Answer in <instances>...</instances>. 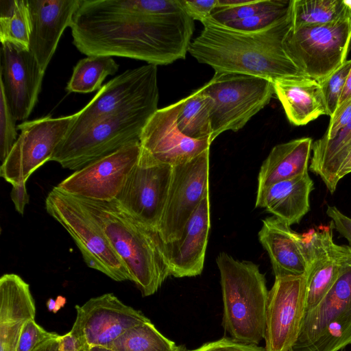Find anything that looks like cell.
<instances>
[{
    "mask_svg": "<svg viewBox=\"0 0 351 351\" xmlns=\"http://www.w3.org/2000/svg\"><path fill=\"white\" fill-rule=\"evenodd\" d=\"M44 75L28 48L1 43L0 86L16 121H25L33 111Z\"/></svg>",
    "mask_w": 351,
    "mask_h": 351,
    "instance_id": "17",
    "label": "cell"
},
{
    "mask_svg": "<svg viewBox=\"0 0 351 351\" xmlns=\"http://www.w3.org/2000/svg\"><path fill=\"white\" fill-rule=\"evenodd\" d=\"M182 10L193 21L200 22L210 18L217 5L218 0L189 1L179 0Z\"/></svg>",
    "mask_w": 351,
    "mask_h": 351,
    "instance_id": "38",
    "label": "cell"
},
{
    "mask_svg": "<svg viewBox=\"0 0 351 351\" xmlns=\"http://www.w3.org/2000/svg\"><path fill=\"white\" fill-rule=\"evenodd\" d=\"M272 83L291 123L304 125L321 115H328L323 90L316 80L307 77H289Z\"/></svg>",
    "mask_w": 351,
    "mask_h": 351,
    "instance_id": "25",
    "label": "cell"
},
{
    "mask_svg": "<svg viewBox=\"0 0 351 351\" xmlns=\"http://www.w3.org/2000/svg\"><path fill=\"white\" fill-rule=\"evenodd\" d=\"M258 239L268 253L275 278L306 274L308 248L304 234L274 216L263 220Z\"/></svg>",
    "mask_w": 351,
    "mask_h": 351,
    "instance_id": "22",
    "label": "cell"
},
{
    "mask_svg": "<svg viewBox=\"0 0 351 351\" xmlns=\"http://www.w3.org/2000/svg\"><path fill=\"white\" fill-rule=\"evenodd\" d=\"M86 346L71 331L60 336V351H86Z\"/></svg>",
    "mask_w": 351,
    "mask_h": 351,
    "instance_id": "41",
    "label": "cell"
},
{
    "mask_svg": "<svg viewBox=\"0 0 351 351\" xmlns=\"http://www.w3.org/2000/svg\"><path fill=\"white\" fill-rule=\"evenodd\" d=\"M210 228V193L188 220L181 237L164 243L170 276L193 277L202 272Z\"/></svg>",
    "mask_w": 351,
    "mask_h": 351,
    "instance_id": "21",
    "label": "cell"
},
{
    "mask_svg": "<svg viewBox=\"0 0 351 351\" xmlns=\"http://www.w3.org/2000/svg\"><path fill=\"white\" fill-rule=\"evenodd\" d=\"M171 174V166L156 160L142 148L136 165L114 200L136 219L157 231Z\"/></svg>",
    "mask_w": 351,
    "mask_h": 351,
    "instance_id": "13",
    "label": "cell"
},
{
    "mask_svg": "<svg viewBox=\"0 0 351 351\" xmlns=\"http://www.w3.org/2000/svg\"><path fill=\"white\" fill-rule=\"evenodd\" d=\"M141 149L140 141L132 143L75 171L56 186L80 198L114 200L136 165Z\"/></svg>",
    "mask_w": 351,
    "mask_h": 351,
    "instance_id": "14",
    "label": "cell"
},
{
    "mask_svg": "<svg viewBox=\"0 0 351 351\" xmlns=\"http://www.w3.org/2000/svg\"><path fill=\"white\" fill-rule=\"evenodd\" d=\"M86 351H113V350H112L108 348L96 346V347H92V348H88Z\"/></svg>",
    "mask_w": 351,
    "mask_h": 351,
    "instance_id": "46",
    "label": "cell"
},
{
    "mask_svg": "<svg viewBox=\"0 0 351 351\" xmlns=\"http://www.w3.org/2000/svg\"><path fill=\"white\" fill-rule=\"evenodd\" d=\"M27 0H0V40L29 49Z\"/></svg>",
    "mask_w": 351,
    "mask_h": 351,
    "instance_id": "32",
    "label": "cell"
},
{
    "mask_svg": "<svg viewBox=\"0 0 351 351\" xmlns=\"http://www.w3.org/2000/svg\"><path fill=\"white\" fill-rule=\"evenodd\" d=\"M178 346L149 320L128 329L107 348L113 351H175Z\"/></svg>",
    "mask_w": 351,
    "mask_h": 351,
    "instance_id": "31",
    "label": "cell"
},
{
    "mask_svg": "<svg viewBox=\"0 0 351 351\" xmlns=\"http://www.w3.org/2000/svg\"><path fill=\"white\" fill-rule=\"evenodd\" d=\"M36 306L29 285L20 276L0 278V351H16L24 324L34 319Z\"/></svg>",
    "mask_w": 351,
    "mask_h": 351,
    "instance_id": "23",
    "label": "cell"
},
{
    "mask_svg": "<svg viewBox=\"0 0 351 351\" xmlns=\"http://www.w3.org/2000/svg\"><path fill=\"white\" fill-rule=\"evenodd\" d=\"M223 304L222 325L233 340L258 346L264 339L268 293L258 265L226 252L216 258Z\"/></svg>",
    "mask_w": 351,
    "mask_h": 351,
    "instance_id": "4",
    "label": "cell"
},
{
    "mask_svg": "<svg viewBox=\"0 0 351 351\" xmlns=\"http://www.w3.org/2000/svg\"><path fill=\"white\" fill-rule=\"evenodd\" d=\"M351 99V70L346 82V84L339 99L338 108Z\"/></svg>",
    "mask_w": 351,
    "mask_h": 351,
    "instance_id": "44",
    "label": "cell"
},
{
    "mask_svg": "<svg viewBox=\"0 0 351 351\" xmlns=\"http://www.w3.org/2000/svg\"><path fill=\"white\" fill-rule=\"evenodd\" d=\"M181 100L158 109L143 128L142 148L156 160L171 167L184 163L210 149L207 141L187 137L178 129L177 116Z\"/></svg>",
    "mask_w": 351,
    "mask_h": 351,
    "instance_id": "18",
    "label": "cell"
},
{
    "mask_svg": "<svg viewBox=\"0 0 351 351\" xmlns=\"http://www.w3.org/2000/svg\"><path fill=\"white\" fill-rule=\"evenodd\" d=\"M343 3L346 5L351 16V0H343Z\"/></svg>",
    "mask_w": 351,
    "mask_h": 351,
    "instance_id": "47",
    "label": "cell"
},
{
    "mask_svg": "<svg viewBox=\"0 0 351 351\" xmlns=\"http://www.w3.org/2000/svg\"><path fill=\"white\" fill-rule=\"evenodd\" d=\"M327 215L332 219L335 228L348 241L351 247V218L335 206H328Z\"/></svg>",
    "mask_w": 351,
    "mask_h": 351,
    "instance_id": "39",
    "label": "cell"
},
{
    "mask_svg": "<svg viewBox=\"0 0 351 351\" xmlns=\"http://www.w3.org/2000/svg\"><path fill=\"white\" fill-rule=\"evenodd\" d=\"M16 120L7 102L3 89L0 86V160L1 163L10 154L16 141Z\"/></svg>",
    "mask_w": 351,
    "mask_h": 351,
    "instance_id": "35",
    "label": "cell"
},
{
    "mask_svg": "<svg viewBox=\"0 0 351 351\" xmlns=\"http://www.w3.org/2000/svg\"><path fill=\"white\" fill-rule=\"evenodd\" d=\"M69 27L73 44L87 56L158 66L186 58L195 24L179 0H80Z\"/></svg>",
    "mask_w": 351,
    "mask_h": 351,
    "instance_id": "1",
    "label": "cell"
},
{
    "mask_svg": "<svg viewBox=\"0 0 351 351\" xmlns=\"http://www.w3.org/2000/svg\"><path fill=\"white\" fill-rule=\"evenodd\" d=\"M183 351H265V349L256 345L237 342L230 337H223L206 343L196 349L187 350L184 347Z\"/></svg>",
    "mask_w": 351,
    "mask_h": 351,
    "instance_id": "37",
    "label": "cell"
},
{
    "mask_svg": "<svg viewBox=\"0 0 351 351\" xmlns=\"http://www.w3.org/2000/svg\"><path fill=\"white\" fill-rule=\"evenodd\" d=\"M210 149L172 167L169 193L158 232L165 243L179 239L190 217L209 194Z\"/></svg>",
    "mask_w": 351,
    "mask_h": 351,
    "instance_id": "12",
    "label": "cell"
},
{
    "mask_svg": "<svg viewBox=\"0 0 351 351\" xmlns=\"http://www.w3.org/2000/svg\"><path fill=\"white\" fill-rule=\"evenodd\" d=\"M45 208L74 240L88 267L115 281H132L104 230L77 197L56 186L46 197Z\"/></svg>",
    "mask_w": 351,
    "mask_h": 351,
    "instance_id": "5",
    "label": "cell"
},
{
    "mask_svg": "<svg viewBox=\"0 0 351 351\" xmlns=\"http://www.w3.org/2000/svg\"><path fill=\"white\" fill-rule=\"evenodd\" d=\"M57 301L53 299L49 300L47 303L48 310L53 313H56L57 311H58L60 307L57 306Z\"/></svg>",
    "mask_w": 351,
    "mask_h": 351,
    "instance_id": "45",
    "label": "cell"
},
{
    "mask_svg": "<svg viewBox=\"0 0 351 351\" xmlns=\"http://www.w3.org/2000/svg\"><path fill=\"white\" fill-rule=\"evenodd\" d=\"M119 64L110 56H91L80 60L67 84L69 93H90L99 90L108 75H114Z\"/></svg>",
    "mask_w": 351,
    "mask_h": 351,
    "instance_id": "29",
    "label": "cell"
},
{
    "mask_svg": "<svg viewBox=\"0 0 351 351\" xmlns=\"http://www.w3.org/2000/svg\"><path fill=\"white\" fill-rule=\"evenodd\" d=\"M351 173V149L343 160L337 174V181L339 182L345 176Z\"/></svg>",
    "mask_w": 351,
    "mask_h": 351,
    "instance_id": "43",
    "label": "cell"
},
{
    "mask_svg": "<svg viewBox=\"0 0 351 351\" xmlns=\"http://www.w3.org/2000/svg\"><path fill=\"white\" fill-rule=\"evenodd\" d=\"M306 298L305 274L275 278L268 293L265 351H291L306 313Z\"/></svg>",
    "mask_w": 351,
    "mask_h": 351,
    "instance_id": "15",
    "label": "cell"
},
{
    "mask_svg": "<svg viewBox=\"0 0 351 351\" xmlns=\"http://www.w3.org/2000/svg\"><path fill=\"white\" fill-rule=\"evenodd\" d=\"M75 309L77 315L70 331L87 349L107 348L128 329L149 321L113 293L92 298L82 306L76 305Z\"/></svg>",
    "mask_w": 351,
    "mask_h": 351,
    "instance_id": "16",
    "label": "cell"
},
{
    "mask_svg": "<svg viewBox=\"0 0 351 351\" xmlns=\"http://www.w3.org/2000/svg\"><path fill=\"white\" fill-rule=\"evenodd\" d=\"M158 109V106H149L112 114L78 136L62 140L50 161L77 171L132 143L140 141L143 128Z\"/></svg>",
    "mask_w": 351,
    "mask_h": 351,
    "instance_id": "7",
    "label": "cell"
},
{
    "mask_svg": "<svg viewBox=\"0 0 351 351\" xmlns=\"http://www.w3.org/2000/svg\"><path fill=\"white\" fill-rule=\"evenodd\" d=\"M351 343V247L331 289L306 313L291 351H339Z\"/></svg>",
    "mask_w": 351,
    "mask_h": 351,
    "instance_id": "8",
    "label": "cell"
},
{
    "mask_svg": "<svg viewBox=\"0 0 351 351\" xmlns=\"http://www.w3.org/2000/svg\"><path fill=\"white\" fill-rule=\"evenodd\" d=\"M313 186L307 172L258 188L256 207L264 208L290 226L299 223L310 210L309 197Z\"/></svg>",
    "mask_w": 351,
    "mask_h": 351,
    "instance_id": "24",
    "label": "cell"
},
{
    "mask_svg": "<svg viewBox=\"0 0 351 351\" xmlns=\"http://www.w3.org/2000/svg\"><path fill=\"white\" fill-rule=\"evenodd\" d=\"M334 224L305 233L308 247L306 277V310L313 309L332 287L339 274L350 246L333 241Z\"/></svg>",
    "mask_w": 351,
    "mask_h": 351,
    "instance_id": "19",
    "label": "cell"
},
{
    "mask_svg": "<svg viewBox=\"0 0 351 351\" xmlns=\"http://www.w3.org/2000/svg\"><path fill=\"white\" fill-rule=\"evenodd\" d=\"M77 198L102 228L142 295L155 293L170 276L165 241L159 233L136 219L114 199Z\"/></svg>",
    "mask_w": 351,
    "mask_h": 351,
    "instance_id": "3",
    "label": "cell"
},
{
    "mask_svg": "<svg viewBox=\"0 0 351 351\" xmlns=\"http://www.w3.org/2000/svg\"><path fill=\"white\" fill-rule=\"evenodd\" d=\"M177 124L187 137L213 143L208 99L201 88L181 99Z\"/></svg>",
    "mask_w": 351,
    "mask_h": 351,
    "instance_id": "28",
    "label": "cell"
},
{
    "mask_svg": "<svg viewBox=\"0 0 351 351\" xmlns=\"http://www.w3.org/2000/svg\"><path fill=\"white\" fill-rule=\"evenodd\" d=\"M351 43V16L298 29L292 27L283 41L288 57L303 74L321 82L347 60Z\"/></svg>",
    "mask_w": 351,
    "mask_h": 351,
    "instance_id": "10",
    "label": "cell"
},
{
    "mask_svg": "<svg viewBox=\"0 0 351 351\" xmlns=\"http://www.w3.org/2000/svg\"><path fill=\"white\" fill-rule=\"evenodd\" d=\"M27 182H20L12 185L10 197L14 205L15 210L23 215L25 207L29 203V196L26 188Z\"/></svg>",
    "mask_w": 351,
    "mask_h": 351,
    "instance_id": "40",
    "label": "cell"
},
{
    "mask_svg": "<svg viewBox=\"0 0 351 351\" xmlns=\"http://www.w3.org/2000/svg\"><path fill=\"white\" fill-rule=\"evenodd\" d=\"M351 70V60H346L325 80L319 82L322 86L328 110L332 117L336 112L346 82Z\"/></svg>",
    "mask_w": 351,
    "mask_h": 351,
    "instance_id": "34",
    "label": "cell"
},
{
    "mask_svg": "<svg viewBox=\"0 0 351 351\" xmlns=\"http://www.w3.org/2000/svg\"><path fill=\"white\" fill-rule=\"evenodd\" d=\"M291 0H280L274 7L252 16L227 23L223 25L243 32L266 29L286 18L291 12Z\"/></svg>",
    "mask_w": 351,
    "mask_h": 351,
    "instance_id": "33",
    "label": "cell"
},
{
    "mask_svg": "<svg viewBox=\"0 0 351 351\" xmlns=\"http://www.w3.org/2000/svg\"><path fill=\"white\" fill-rule=\"evenodd\" d=\"M201 88L208 99L213 141L227 130L243 128L274 93L267 79L228 72H215Z\"/></svg>",
    "mask_w": 351,
    "mask_h": 351,
    "instance_id": "6",
    "label": "cell"
},
{
    "mask_svg": "<svg viewBox=\"0 0 351 351\" xmlns=\"http://www.w3.org/2000/svg\"><path fill=\"white\" fill-rule=\"evenodd\" d=\"M76 117L77 113L58 118L49 114L18 125L21 133L1 165V177L12 185L27 182L37 169L51 160Z\"/></svg>",
    "mask_w": 351,
    "mask_h": 351,
    "instance_id": "11",
    "label": "cell"
},
{
    "mask_svg": "<svg viewBox=\"0 0 351 351\" xmlns=\"http://www.w3.org/2000/svg\"><path fill=\"white\" fill-rule=\"evenodd\" d=\"M292 28L323 25L350 16L343 0H291Z\"/></svg>",
    "mask_w": 351,
    "mask_h": 351,
    "instance_id": "30",
    "label": "cell"
},
{
    "mask_svg": "<svg viewBox=\"0 0 351 351\" xmlns=\"http://www.w3.org/2000/svg\"><path fill=\"white\" fill-rule=\"evenodd\" d=\"M60 336L45 342L33 351H60Z\"/></svg>",
    "mask_w": 351,
    "mask_h": 351,
    "instance_id": "42",
    "label": "cell"
},
{
    "mask_svg": "<svg viewBox=\"0 0 351 351\" xmlns=\"http://www.w3.org/2000/svg\"><path fill=\"white\" fill-rule=\"evenodd\" d=\"M60 336L58 333L45 330L34 319H30L22 328L16 351H33L45 342Z\"/></svg>",
    "mask_w": 351,
    "mask_h": 351,
    "instance_id": "36",
    "label": "cell"
},
{
    "mask_svg": "<svg viewBox=\"0 0 351 351\" xmlns=\"http://www.w3.org/2000/svg\"><path fill=\"white\" fill-rule=\"evenodd\" d=\"M80 0H27L29 20V50L45 70Z\"/></svg>",
    "mask_w": 351,
    "mask_h": 351,
    "instance_id": "20",
    "label": "cell"
},
{
    "mask_svg": "<svg viewBox=\"0 0 351 351\" xmlns=\"http://www.w3.org/2000/svg\"><path fill=\"white\" fill-rule=\"evenodd\" d=\"M157 66L128 69L105 84L91 101L77 112L63 140L73 139L97 122L121 112L158 106Z\"/></svg>",
    "mask_w": 351,
    "mask_h": 351,
    "instance_id": "9",
    "label": "cell"
},
{
    "mask_svg": "<svg viewBox=\"0 0 351 351\" xmlns=\"http://www.w3.org/2000/svg\"><path fill=\"white\" fill-rule=\"evenodd\" d=\"M312 145V138L304 137L274 146L261 167L258 188L307 173Z\"/></svg>",
    "mask_w": 351,
    "mask_h": 351,
    "instance_id": "26",
    "label": "cell"
},
{
    "mask_svg": "<svg viewBox=\"0 0 351 351\" xmlns=\"http://www.w3.org/2000/svg\"><path fill=\"white\" fill-rule=\"evenodd\" d=\"M201 23L204 28L191 41L188 52L215 72L245 74L271 82L306 77L283 48L284 39L292 27L291 10L282 21L257 32L236 30L211 17Z\"/></svg>",
    "mask_w": 351,
    "mask_h": 351,
    "instance_id": "2",
    "label": "cell"
},
{
    "mask_svg": "<svg viewBox=\"0 0 351 351\" xmlns=\"http://www.w3.org/2000/svg\"><path fill=\"white\" fill-rule=\"evenodd\" d=\"M184 347L182 346H178L177 349L175 351H183Z\"/></svg>",
    "mask_w": 351,
    "mask_h": 351,
    "instance_id": "48",
    "label": "cell"
},
{
    "mask_svg": "<svg viewBox=\"0 0 351 351\" xmlns=\"http://www.w3.org/2000/svg\"><path fill=\"white\" fill-rule=\"evenodd\" d=\"M350 149L351 119L333 138L313 143L309 169L321 178L331 193L337 189L338 172Z\"/></svg>",
    "mask_w": 351,
    "mask_h": 351,
    "instance_id": "27",
    "label": "cell"
}]
</instances>
